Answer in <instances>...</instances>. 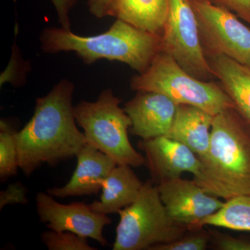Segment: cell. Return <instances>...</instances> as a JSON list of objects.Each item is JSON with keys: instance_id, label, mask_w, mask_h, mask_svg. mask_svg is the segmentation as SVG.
<instances>
[{"instance_id": "cell-1", "label": "cell", "mask_w": 250, "mask_h": 250, "mask_svg": "<svg viewBox=\"0 0 250 250\" xmlns=\"http://www.w3.org/2000/svg\"><path fill=\"white\" fill-rule=\"evenodd\" d=\"M75 85L62 80L37 98L30 121L15 134L18 167L29 177L43 164L54 166L76 156L85 145L77 126L72 95Z\"/></svg>"}, {"instance_id": "cell-2", "label": "cell", "mask_w": 250, "mask_h": 250, "mask_svg": "<svg viewBox=\"0 0 250 250\" xmlns=\"http://www.w3.org/2000/svg\"><path fill=\"white\" fill-rule=\"evenodd\" d=\"M194 180L210 195H250V126L235 108L213 116L210 146Z\"/></svg>"}, {"instance_id": "cell-3", "label": "cell", "mask_w": 250, "mask_h": 250, "mask_svg": "<svg viewBox=\"0 0 250 250\" xmlns=\"http://www.w3.org/2000/svg\"><path fill=\"white\" fill-rule=\"evenodd\" d=\"M161 35L116 19L108 30L92 36L74 34L71 29L47 27L41 33V48L47 54L73 52L85 64L100 59L124 62L143 73L162 52Z\"/></svg>"}, {"instance_id": "cell-4", "label": "cell", "mask_w": 250, "mask_h": 250, "mask_svg": "<svg viewBox=\"0 0 250 250\" xmlns=\"http://www.w3.org/2000/svg\"><path fill=\"white\" fill-rule=\"evenodd\" d=\"M130 87L136 92L163 94L177 104L197 106L213 116L235 108L220 82L197 80L165 52L158 54L146 71L131 78Z\"/></svg>"}, {"instance_id": "cell-5", "label": "cell", "mask_w": 250, "mask_h": 250, "mask_svg": "<svg viewBox=\"0 0 250 250\" xmlns=\"http://www.w3.org/2000/svg\"><path fill=\"white\" fill-rule=\"evenodd\" d=\"M121 100L113 90L101 92L94 102L82 101L74 107L77 124L83 130L87 143L113 159L118 165L133 167L146 165V158L130 143L131 121Z\"/></svg>"}, {"instance_id": "cell-6", "label": "cell", "mask_w": 250, "mask_h": 250, "mask_svg": "<svg viewBox=\"0 0 250 250\" xmlns=\"http://www.w3.org/2000/svg\"><path fill=\"white\" fill-rule=\"evenodd\" d=\"M118 213L120 222L113 250H150L179 239L189 231L171 218L152 179L145 182L137 199Z\"/></svg>"}, {"instance_id": "cell-7", "label": "cell", "mask_w": 250, "mask_h": 250, "mask_svg": "<svg viewBox=\"0 0 250 250\" xmlns=\"http://www.w3.org/2000/svg\"><path fill=\"white\" fill-rule=\"evenodd\" d=\"M206 57L225 56L250 66V29L223 5L190 0Z\"/></svg>"}, {"instance_id": "cell-8", "label": "cell", "mask_w": 250, "mask_h": 250, "mask_svg": "<svg viewBox=\"0 0 250 250\" xmlns=\"http://www.w3.org/2000/svg\"><path fill=\"white\" fill-rule=\"evenodd\" d=\"M161 39L162 52L171 56L188 73L201 81L216 79L204 52L190 0H170Z\"/></svg>"}, {"instance_id": "cell-9", "label": "cell", "mask_w": 250, "mask_h": 250, "mask_svg": "<svg viewBox=\"0 0 250 250\" xmlns=\"http://www.w3.org/2000/svg\"><path fill=\"white\" fill-rule=\"evenodd\" d=\"M36 203L39 220L49 230L70 231L95 240L101 246L108 244L103 235L104 229L111 224L108 215L96 213L83 202L62 205L47 192H38Z\"/></svg>"}, {"instance_id": "cell-10", "label": "cell", "mask_w": 250, "mask_h": 250, "mask_svg": "<svg viewBox=\"0 0 250 250\" xmlns=\"http://www.w3.org/2000/svg\"><path fill=\"white\" fill-rule=\"evenodd\" d=\"M156 186L171 218L189 231L204 228L202 221L225 205V202L205 191L194 179L181 177Z\"/></svg>"}, {"instance_id": "cell-11", "label": "cell", "mask_w": 250, "mask_h": 250, "mask_svg": "<svg viewBox=\"0 0 250 250\" xmlns=\"http://www.w3.org/2000/svg\"><path fill=\"white\" fill-rule=\"evenodd\" d=\"M138 147L145 154L152 180L157 185L181 178L184 172L196 175L200 168L198 156L185 145L167 136L142 140Z\"/></svg>"}, {"instance_id": "cell-12", "label": "cell", "mask_w": 250, "mask_h": 250, "mask_svg": "<svg viewBox=\"0 0 250 250\" xmlns=\"http://www.w3.org/2000/svg\"><path fill=\"white\" fill-rule=\"evenodd\" d=\"M178 105L163 94L138 91L124 107L131 119V134L142 140L167 136Z\"/></svg>"}, {"instance_id": "cell-13", "label": "cell", "mask_w": 250, "mask_h": 250, "mask_svg": "<svg viewBox=\"0 0 250 250\" xmlns=\"http://www.w3.org/2000/svg\"><path fill=\"white\" fill-rule=\"evenodd\" d=\"M77 165L71 179L63 187L47 190L57 198L98 194L103 181L118 164L110 156L87 143L76 156Z\"/></svg>"}, {"instance_id": "cell-14", "label": "cell", "mask_w": 250, "mask_h": 250, "mask_svg": "<svg viewBox=\"0 0 250 250\" xmlns=\"http://www.w3.org/2000/svg\"><path fill=\"white\" fill-rule=\"evenodd\" d=\"M143 185L131 166L117 165L103 181L100 201L90 204V207L102 214L118 213L137 199Z\"/></svg>"}, {"instance_id": "cell-15", "label": "cell", "mask_w": 250, "mask_h": 250, "mask_svg": "<svg viewBox=\"0 0 250 250\" xmlns=\"http://www.w3.org/2000/svg\"><path fill=\"white\" fill-rule=\"evenodd\" d=\"M213 116L188 104H179L167 137L185 145L198 157L205 155L210 146Z\"/></svg>"}, {"instance_id": "cell-16", "label": "cell", "mask_w": 250, "mask_h": 250, "mask_svg": "<svg viewBox=\"0 0 250 250\" xmlns=\"http://www.w3.org/2000/svg\"><path fill=\"white\" fill-rule=\"evenodd\" d=\"M215 77L232 100L235 108L250 126V66L228 58H207Z\"/></svg>"}, {"instance_id": "cell-17", "label": "cell", "mask_w": 250, "mask_h": 250, "mask_svg": "<svg viewBox=\"0 0 250 250\" xmlns=\"http://www.w3.org/2000/svg\"><path fill=\"white\" fill-rule=\"evenodd\" d=\"M170 0H112L109 16L162 35Z\"/></svg>"}, {"instance_id": "cell-18", "label": "cell", "mask_w": 250, "mask_h": 250, "mask_svg": "<svg viewBox=\"0 0 250 250\" xmlns=\"http://www.w3.org/2000/svg\"><path fill=\"white\" fill-rule=\"evenodd\" d=\"M202 226L250 231V195L227 200L220 209L202 221Z\"/></svg>"}, {"instance_id": "cell-19", "label": "cell", "mask_w": 250, "mask_h": 250, "mask_svg": "<svg viewBox=\"0 0 250 250\" xmlns=\"http://www.w3.org/2000/svg\"><path fill=\"white\" fill-rule=\"evenodd\" d=\"M16 130L7 121H0V179L1 182L17 174L18 149L15 134Z\"/></svg>"}, {"instance_id": "cell-20", "label": "cell", "mask_w": 250, "mask_h": 250, "mask_svg": "<svg viewBox=\"0 0 250 250\" xmlns=\"http://www.w3.org/2000/svg\"><path fill=\"white\" fill-rule=\"evenodd\" d=\"M41 241L49 250H96L87 242V238L70 231H46Z\"/></svg>"}, {"instance_id": "cell-21", "label": "cell", "mask_w": 250, "mask_h": 250, "mask_svg": "<svg viewBox=\"0 0 250 250\" xmlns=\"http://www.w3.org/2000/svg\"><path fill=\"white\" fill-rule=\"evenodd\" d=\"M211 240L209 231L204 228L188 231L179 239L152 247L150 250H205Z\"/></svg>"}, {"instance_id": "cell-22", "label": "cell", "mask_w": 250, "mask_h": 250, "mask_svg": "<svg viewBox=\"0 0 250 250\" xmlns=\"http://www.w3.org/2000/svg\"><path fill=\"white\" fill-rule=\"evenodd\" d=\"M211 240L219 250H250V239L234 238L230 235L212 231Z\"/></svg>"}, {"instance_id": "cell-23", "label": "cell", "mask_w": 250, "mask_h": 250, "mask_svg": "<svg viewBox=\"0 0 250 250\" xmlns=\"http://www.w3.org/2000/svg\"><path fill=\"white\" fill-rule=\"evenodd\" d=\"M27 188L21 182L11 184L6 190L0 192V210L7 205L27 204Z\"/></svg>"}, {"instance_id": "cell-24", "label": "cell", "mask_w": 250, "mask_h": 250, "mask_svg": "<svg viewBox=\"0 0 250 250\" xmlns=\"http://www.w3.org/2000/svg\"><path fill=\"white\" fill-rule=\"evenodd\" d=\"M79 0H52L62 27L71 29L70 15Z\"/></svg>"}, {"instance_id": "cell-25", "label": "cell", "mask_w": 250, "mask_h": 250, "mask_svg": "<svg viewBox=\"0 0 250 250\" xmlns=\"http://www.w3.org/2000/svg\"><path fill=\"white\" fill-rule=\"evenodd\" d=\"M220 4L238 15L250 25V0H220Z\"/></svg>"}, {"instance_id": "cell-26", "label": "cell", "mask_w": 250, "mask_h": 250, "mask_svg": "<svg viewBox=\"0 0 250 250\" xmlns=\"http://www.w3.org/2000/svg\"><path fill=\"white\" fill-rule=\"evenodd\" d=\"M112 0H87V6L90 14L95 18H101L109 16V9Z\"/></svg>"}, {"instance_id": "cell-27", "label": "cell", "mask_w": 250, "mask_h": 250, "mask_svg": "<svg viewBox=\"0 0 250 250\" xmlns=\"http://www.w3.org/2000/svg\"><path fill=\"white\" fill-rule=\"evenodd\" d=\"M204 1H208V2L213 3V4L221 5L220 0H204Z\"/></svg>"}]
</instances>
